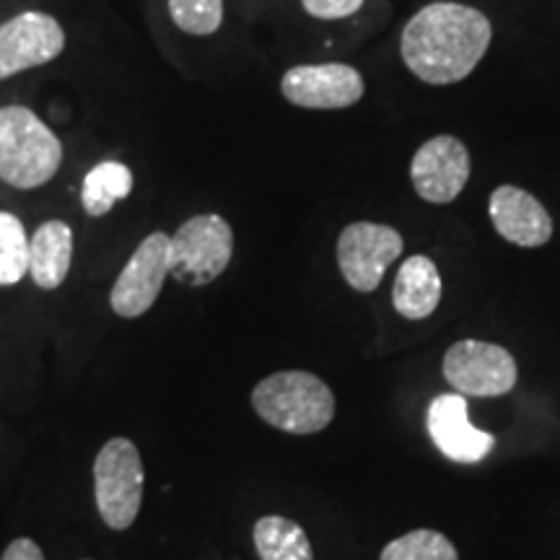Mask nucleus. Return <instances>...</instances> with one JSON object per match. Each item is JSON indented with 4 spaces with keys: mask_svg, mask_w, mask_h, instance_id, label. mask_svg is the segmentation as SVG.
<instances>
[{
    "mask_svg": "<svg viewBox=\"0 0 560 560\" xmlns=\"http://www.w3.org/2000/svg\"><path fill=\"white\" fill-rule=\"evenodd\" d=\"M73 262V229L66 221H45L30 240V276L42 291L66 283Z\"/></svg>",
    "mask_w": 560,
    "mask_h": 560,
    "instance_id": "4468645a",
    "label": "nucleus"
},
{
    "mask_svg": "<svg viewBox=\"0 0 560 560\" xmlns=\"http://www.w3.org/2000/svg\"><path fill=\"white\" fill-rule=\"evenodd\" d=\"M166 278H170V236L164 231H153L138 244L112 285V312L122 319L143 317L156 304Z\"/></svg>",
    "mask_w": 560,
    "mask_h": 560,
    "instance_id": "1a4fd4ad",
    "label": "nucleus"
},
{
    "mask_svg": "<svg viewBox=\"0 0 560 560\" xmlns=\"http://www.w3.org/2000/svg\"><path fill=\"white\" fill-rule=\"evenodd\" d=\"M380 560H459L457 548L441 532L412 529L392 540Z\"/></svg>",
    "mask_w": 560,
    "mask_h": 560,
    "instance_id": "6ab92c4d",
    "label": "nucleus"
},
{
    "mask_svg": "<svg viewBox=\"0 0 560 560\" xmlns=\"http://www.w3.org/2000/svg\"><path fill=\"white\" fill-rule=\"evenodd\" d=\"M170 16L179 32L210 37L223 24V0H170Z\"/></svg>",
    "mask_w": 560,
    "mask_h": 560,
    "instance_id": "aec40b11",
    "label": "nucleus"
},
{
    "mask_svg": "<svg viewBox=\"0 0 560 560\" xmlns=\"http://www.w3.org/2000/svg\"><path fill=\"white\" fill-rule=\"evenodd\" d=\"M493 229L516 247L535 249L552 240V219L535 195L516 185H501L490 195L488 206Z\"/></svg>",
    "mask_w": 560,
    "mask_h": 560,
    "instance_id": "f8f14e48",
    "label": "nucleus"
},
{
    "mask_svg": "<svg viewBox=\"0 0 560 560\" xmlns=\"http://www.w3.org/2000/svg\"><path fill=\"white\" fill-rule=\"evenodd\" d=\"M60 138L24 104L0 107V179L16 190L45 187L62 166Z\"/></svg>",
    "mask_w": 560,
    "mask_h": 560,
    "instance_id": "f03ea898",
    "label": "nucleus"
},
{
    "mask_svg": "<svg viewBox=\"0 0 560 560\" xmlns=\"http://www.w3.org/2000/svg\"><path fill=\"white\" fill-rule=\"evenodd\" d=\"M30 276V236L19 215L0 210V285H16Z\"/></svg>",
    "mask_w": 560,
    "mask_h": 560,
    "instance_id": "a211bd4d",
    "label": "nucleus"
},
{
    "mask_svg": "<svg viewBox=\"0 0 560 560\" xmlns=\"http://www.w3.org/2000/svg\"><path fill=\"white\" fill-rule=\"evenodd\" d=\"M429 433L439 452L459 465L486 459L495 439L475 429L467 418V400L462 395H439L429 408Z\"/></svg>",
    "mask_w": 560,
    "mask_h": 560,
    "instance_id": "ddd939ff",
    "label": "nucleus"
},
{
    "mask_svg": "<svg viewBox=\"0 0 560 560\" xmlns=\"http://www.w3.org/2000/svg\"><path fill=\"white\" fill-rule=\"evenodd\" d=\"M400 231L387 223L355 221L338 236V265L342 278L353 291L371 293L380 289L384 272L402 255Z\"/></svg>",
    "mask_w": 560,
    "mask_h": 560,
    "instance_id": "423d86ee",
    "label": "nucleus"
},
{
    "mask_svg": "<svg viewBox=\"0 0 560 560\" xmlns=\"http://www.w3.org/2000/svg\"><path fill=\"white\" fill-rule=\"evenodd\" d=\"M472 161L467 145L457 136L425 140L410 161V182L416 192L433 206H450L465 190Z\"/></svg>",
    "mask_w": 560,
    "mask_h": 560,
    "instance_id": "9b49d317",
    "label": "nucleus"
},
{
    "mask_svg": "<svg viewBox=\"0 0 560 560\" xmlns=\"http://www.w3.org/2000/svg\"><path fill=\"white\" fill-rule=\"evenodd\" d=\"M252 408L280 431L310 436L332 423L335 395L310 371H278L265 376L252 392Z\"/></svg>",
    "mask_w": 560,
    "mask_h": 560,
    "instance_id": "7ed1b4c3",
    "label": "nucleus"
},
{
    "mask_svg": "<svg viewBox=\"0 0 560 560\" xmlns=\"http://www.w3.org/2000/svg\"><path fill=\"white\" fill-rule=\"evenodd\" d=\"M280 94L301 109H348L363 100L366 83L348 62L293 66L280 79Z\"/></svg>",
    "mask_w": 560,
    "mask_h": 560,
    "instance_id": "9d476101",
    "label": "nucleus"
},
{
    "mask_svg": "<svg viewBox=\"0 0 560 560\" xmlns=\"http://www.w3.org/2000/svg\"><path fill=\"white\" fill-rule=\"evenodd\" d=\"M0 560H45V552H42L39 545L30 540V537H19V540H13L9 548H5Z\"/></svg>",
    "mask_w": 560,
    "mask_h": 560,
    "instance_id": "4be33fe9",
    "label": "nucleus"
},
{
    "mask_svg": "<svg viewBox=\"0 0 560 560\" xmlns=\"http://www.w3.org/2000/svg\"><path fill=\"white\" fill-rule=\"evenodd\" d=\"M143 459L130 439H112L94 462L96 509L109 529H128L143 503Z\"/></svg>",
    "mask_w": 560,
    "mask_h": 560,
    "instance_id": "39448f33",
    "label": "nucleus"
},
{
    "mask_svg": "<svg viewBox=\"0 0 560 560\" xmlns=\"http://www.w3.org/2000/svg\"><path fill=\"white\" fill-rule=\"evenodd\" d=\"M66 50V30L45 11H24L0 24V81L50 66Z\"/></svg>",
    "mask_w": 560,
    "mask_h": 560,
    "instance_id": "0eeeda50",
    "label": "nucleus"
},
{
    "mask_svg": "<svg viewBox=\"0 0 560 560\" xmlns=\"http://www.w3.org/2000/svg\"><path fill=\"white\" fill-rule=\"evenodd\" d=\"M304 11L319 21H340L361 11L363 0H301Z\"/></svg>",
    "mask_w": 560,
    "mask_h": 560,
    "instance_id": "412c9836",
    "label": "nucleus"
},
{
    "mask_svg": "<svg viewBox=\"0 0 560 560\" xmlns=\"http://www.w3.org/2000/svg\"><path fill=\"white\" fill-rule=\"evenodd\" d=\"M441 301V276L436 262L425 255H412L397 270L392 285V304L405 319H425Z\"/></svg>",
    "mask_w": 560,
    "mask_h": 560,
    "instance_id": "2eb2a0df",
    "label": "nucleus"
},
{
    "mask_svg": "<svg viewBox=\"0 0 560 560\" xmlns=\"http://www.w3.org/2000/svg\"><path fill=\"white\" fill-rule=\"evenodd\" d=\"M255 548L260 560H314L312 542L296 522L262 516L255 524Z\"/></svg>",
    "mask_w": 560,
    "mask_h": 560,
    "instance_id": "f3484780",
    "label": "nucleus"
},
{
    "mask_svg": "<svg viewBox=\"0 0 560 560\" xmlns=\"http://www.w3.org/2000/svg\"><path fill=\"white\" fill-rule=\"evenodd\" d=\"M234 231L215 213L187 219L170 236V276L182 285H208L229 268Z\"/></svg>",
    "mask_w": 560,
    "mask_h": 560,
    "instance_id": "20e7f679",
    "label": "nucleus"
},
{
    "mask_svg": "<svg viewBox=\"0 0 560 560\" xmlns=\"http://www.w3.org/2000/svg\"><path fill=\"white\" fill-rule=\"evenodd\" d=\"M493 24L486 13L465 3L439 0L423 5L402 30L400 52L418 81L450 86L465 81L486 58Z\"/></svg>",
    "mask_w": 560,
    "mask_h": 560,
    "instance_id": "f257e3e1",
    "label": "nucleus"
},
{
    "mask_svg": "<svg viewBox=\"0 0 560 560\" xmlns=\"http://www.w3.org/2000/svg\"><path fill=\"white\" fill-rule=\"evenodd\" d=\"M444 376L459 395L499 397L516 387V361L506 348L482 340H459L446 350Z\"/></svg>",
    "mask_w": 560,
    "mask_h": 560,
    "instance_id": "6e6552de",
    "label": "nucleus"
},
{
    "mask_svg": "<svg viewBox=\"0 0 560 560\" xmlns=\"http://www.w3.org/2000/svg\"><path fill=\"white\" fill-rule=\"evenodd\" d=\"M136 187L130 166L122 161H100L86 172L81 185V206L91 219L107 215L117 202L128 198Z\"/></svg>",
    "mask_w": 560,
    "mask_h": 560,
    "instance_id": "dca6fc26",
    "label": "nucleus"
}]
</instances>
